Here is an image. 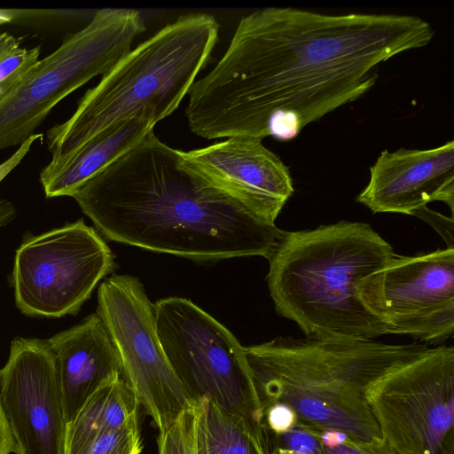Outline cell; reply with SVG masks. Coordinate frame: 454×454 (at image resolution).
<instances>
[{
    "label": "cell",
    "instance_id": "1",
    "mask_svg": "<svg viewBox=\"0 0 454 454\" xmlns=\"http://www.w3.org/2000/svg\"><path fill=\"white\" fill-rule=\"evenodd\" d=\"M434 35L412 15L256 10L240 20L221 59L192 86L188 126L206 139L291 140L368 92L381 63L427 45Z\"/></svg>",
    "mask_w": 454,
    "mask_h": 454
},
{
    "label": "cell",
    "instance_id": "2",
    "mask_svg": "<svg viewBox=\"0 0 454 454\" xmlns=\"http://www.w3.org/2000/svg\"><path fill=\"white\" fill-rule=\"evenodd\" d=\"M106 239L198 262L269 259L286 231L149 131L71 196Z\"/></svg>",
    "mask_w": 454,
    "mask_h": 454
},
{
    "label": "cell",
    "instance_id": "3",
    "mask_svg": "<svg viewBox=\"0 0 454 454\" xmlns=\"http://www.w3.org/2000/svg\"><path fill=\"white\" fill-rule=\"evenodd\" d=\"M431 348L416 342L306 336L277 337L244 347V353L260 412L282 403L294 411L295 423L306 427L339 431L354 440L380 441L369 391Z\"/></svg>",
    "mask_w": 454,
    "mask_h": 454
},
{
    "label": "cell",
    "instance_id": "4",
    "mask_svg": "<svg viewBox=\"0 0 454 454\" xmlns=\"http://www.w3.org/2000/svg\"><path fill=\"white\" fill-rule=\"evenodd\" d=\"M394 255L390 244L364 223L286 231L268 259L276 311L306 336L374 340L387 334L362 303L357 286Z\"/></svg>",
    "mask_w": 454,
    "mask_h": 454
},
{
    "label": "cell",
    "instance_id": "5",
    "mask_svg": "<svg viewBox=\"0 0 454 454\" xmlns=\"http://www.w3.org/2000/svg\"><path fill=\"white\" fill-rule=\"evenodd\" d=\"M214 16L179 17L130 50L78 102L73 115L47 130L51 158L67 154L137 114L170 115L207 65L217 43Z\"/></svg>",
    "mask_w": 454,
    "mask_h": 454
},
{
    "label": "cell",
    "instance_id": "6",
    "mask_svg": "<svg viewBox=\"0 0 454 454\" xmlns=\"http://www.w3.org/2000/svg\"><path fill=\"white\" fill-rule=\"evenodd\" d=\"M145 29L137 11L105 8L86 27L66 35L60 46L39 59L0 101V150L21 145L59 101L107 74Z\"/></svg>",
    "mask_w": 454,
    "mask_h": 454
},
{
    "label": "cell",
    "instance_id": "7",
    "mask_svg": "<svg viewBox=\"0 0 454 454\" xmlns=\"http://www.w3.org/2000/svg\"><path fill=\"white\" fill-rule=\"evenodd\" d=\"M162 349L190 400L209 397L247 421L260 435L261 412L244 347L222 324L188 299L154 303Z\"/></svg>",
    "mask_w": 454,
    "mask_h": 454
},
{
    "label": "cell",
    "instance_id": "8",
    "mask_svg": "<svg viewBox=\"0 0 454 454\" xmlns=\"http://www.w3.org/2000/svg\"><path fill=\"white\" fill-rule=\"evenodd\" d=\"M114 268L112 250L82 218L39 235L26 232L11 275L16 307L34 317L76 315Z\"/></svg>",
    "mask_w": 454,
    "mask_h": 454
},
{
    "label": "cell",
    "instance_id": "9",
    "mask_svg": "<svg viewBox=\"0 0 454 454\" xmlns=\"http://www.w3.org/2000/svg\"><path fill=\"white\" fill-rule=\"evenodd\" d=\"M382 439L396 454H454V348L437 346L369 391Z\"/></svg>",
    "mask_w": 454,
    "mask_h": 454
},
{
    "label": "cell",
    "instance_id": "10",
    "mask_svg": "<svg viewBox=\"0 0 454 454\" xmlns=\"http://www.w3.org/2000/svg\"><path fill=\"white\" fill-rule=\"evenodd\" d=\"M98 315L121 358L123 379L159 431L195 405L171 369L158 338L154 304L140 280L112 274L98 290Z\"/></svg>",
    "mask_w": 454,
    "mask_h": 454
},
{
    "label": "cell",
    "instance_id": "11",
    "mask_svg": "<svg viewBox=\"0 0 454 454\" xmlns=\"http://www.w3.org/2000/svg\"><path fill=\"white\" fill-rule=\"evenodd\" d=\"M357 294L387 333L444 341L454 332V248L395 254L358 284Z\"/></svg>",
    "mask_w": 454,
    "mask_h": 454
},
{
    "label": "cell",
    "instance_id": "12",
    "mask_svg": "<svg viewBox=\"0 0 454 454\" xmlns=\"http://www.w3.org/2000/svg\"><path fill=\"white\" fill-rule=\"evenodd\" d=\"M0 403L16 454H65L67 425L48 340H12L0 369Z\"/></svg>",
    "mask_w": 454,
    "mask_h": 454
},
{
    "label": "cell",
    "instance_id": "13",
    "mask_svg": "<svg viewBox=\"0 0 454 454\" xmlns=\"http://www.w3.org/2000/svg\"><path fill=\"white\" fill-rule=\"evenodd\" d=\"M262 141L235 136L183 155L207 179L275 223L294 186L288 168Z\"/></svg>",
    "mask_w": 454,
    "mask_h": 454
},
{
    "label": "cell",
    "instance_id": "14",
    "mask_svg": "<svg viewBox=\"0 0 454 454\" xmlns=\"http://www.w3.org/2000/svg\"><path fill=\"white\" fill-rule=\"evenodd\" d=\"M372 213L411 215L429 202L454 208V141L431 149L384 150L356 197Z\"/></svg>",
    "mask_w": 454,
    "mask_h": 454
},
{
    "label": "cell",
    "instance_id": "15",
    "mask_svg": "<svg viewBox=\"0 0 454 454\" xmlns=\"http://www.w3.org/2000/svg\"><path fill=\"white\" fill-rule=\"evenodd\" d=\"M48 341L56 357L68 426L98 388L122 377V362L97 312Z\"/></svg>",
    "mask_w": 454,
    "mask_h": 454
},
{
    "label": "cell",
    "instance_id": "16",
    "mask_svg": "<svg viewBox=\"0 0 454 454\" xmlns=\"http://www.w3.org/2000/svg\"><path fill=\"white\" fill-rule=\"evenodd\" d=\"M157 121L144 110L93 137L78 149L51 161L40 172L47 198L69 196L93 176L153 130Z\"/></svg>",
    "mask_w": 454,
    "mask_h": 454
},
{
    "label": "cell",
    "instance_id": "17",
    "mask_svg": "<svg viewBox=\"0 0 454 454\" xmlns=\"http://www.w3.org/2000/svg\"><path fill=\"white\" fill-rule=\"evenodd\" d=\"M140 403L123 377L98 388L67 427L65 453L138 418Z\"/></svg>",
    "mask_w": 454,
    "mask_h": 454
},
{
    "label": "cell",
    "instance_id": "18",
    "mask_svg": "<svg viewBox=\"0 0 454 454\" xmlns=\"http://www.w3.org/2000/svg\"><path fill=\"white\" fill-rule=\"evenodd\" d=\"M196 454H265L256 431L209 397L198 405Z\"/></svg>",
    "mask_w": 454,
    "mask_h": 454
},
{
    "label": "cell",
    "instance_id": "19",
    "mask_svg": "<svg viewBox=\"0 0 454 454\" xmlns=\"http://www.w3.org/2000/svg\"><path fill=\"white\" fill-rule=\"evenodd\" d=\"M41 46H21L14 35L0 33V101L6 98L39 60Z\"/></svg>",
    "mask_w": 454,
    "mask_h": 454
},
{
    "label": "cell",
    "instance_id": "20",
    "mask_svg": "<svg viewBox=\"0 0 454 454\" xmlns=\"http://www.w3.org/2000/svg\"><path fill=\"white\" fill-rule=\"evenodd\" d=\"M143 449L138 418L121 428L98 435L65 454H140Z\"/></svg>",
    "mask_w": 454,
    "mask_h": 454
},
{
    "label": "cell",
    "instance_id": "21",
    "mask_svg": "<svg viewBox=\"0 0 454 454\" xmlns=\"http://www.w3.org/2000/svg\"><path fill=\"white\" fill-rule=\"evenodd\" d=\"M265 454H320L321 445L317 430L294 423L282 434L268 430L264 436Z\"/></svg>",
    "mask_w": 454,
    "mask_h": 454
},
{
    "label": "cell",
    "instance_id": "22",
    "mask_svg": "<svg viewBox=\"0 0 454 454\" xmlns=\"http://www.w3.org/2000/svg\"><path fill=\"white\" fill-rule=\"evenodd\" d=\"M198 406L184 412L168 427L159 431V454H196L195 430Z\"/></svg>",
    "mask_w": 454,
    "mask_h": 454
},
{
    "label": "cell",
    "instance_id": "23",
    "mask_svg": "<svg viewBox=\"0 0 454 454\" xmlns=\"http://www.w3.org/2000/svg\"><path fill=\"white\" fill-rule=\"evenodd\" d=\"M320 454H396L384 441H359L335 430H317Z\"/></svg>",
    "mask_w": 454,
    "mask_h": 454
},
{
    "label": "cell",
    "instance_id": "24",
    "mask_svg": "<svg viewBox=\"0 0 454 454\" xmlns=\"http://www.w3.org/2000/svg\"><path fill=\"white\" fill-rule=\"evenodd\" d=\"M262 431L282 434L293 427L296 419L294 411L286 405L276 403L261 412Z\"/></svg>",
    "mask_w": 454,
    "mask_h": 454
},
{
    "label": "cell",
    "instance_id": "25",
    "mask_svg": "<svg viewBox=\"0 0 454 454\" xmlns=\"http://www.w3.org/2000/svg\"><path fill=\"white\" fill-rule=\"evenodd\" d=\"M417 216L429 223L443 239L448 248H454V220L453 216L447 217L438 212L429 209L427 206L412 212Z\"/></svg>",
    "mask_w": 454,
    "mask_h": 454
},
{
    "label": "cell",
    "instance_id": "26",
    "mask_svg": "<svg viewBox=\"0 0 454 454\" xmlns=\"http://www.w3.org/2000/svg\"><path fill=\"white\" fill-rule=\"evenodd\" d=\"M42 138L43 134H33L20 145L19 149L7 160L0 164V182L20 164L26 154L30 151L34 142Z\"/></svg>",
    "mask_w": 454,
    "mask_h": 454
},
{
    "label": "cell",
    "instance_id": "27",
    "mask_svg": "<svg viewBox=\"0 0 454 454\" xmlns=\"http://www.w3.org/2000/svg\"><path fill=\"white\" fill-rule=\"evenodd\" d=\"M16 453V448L0 403V454Z\"/></svg>",
    "mask_w": 454,
    "mask_h": 454
},
{
    "label": "cell",
    "instance_id": "28",
    "mask_svg": "<svg viewBox=\"0 0 454 454\" xmlns=\"http://www.w3.org/2000/svg\"><path fill=\"white\" fill-rule=\"evenodd\" d=\"M35 12V11L0 8V27L28 17L31 13Z\"/></svg>",
    "mask_w": 454,
    "mask_h": 454
},
{
    "label": "cell",
    "instance_id": "29",
    "mask_svg": "<svg viewBox=\"0 0 454 454\" xmlns=\"http://www.w3.org/2000/svg\"><path fill=\"white\" fill-rule=\"evenodd\" d=\"M16 213V207L10 200L0 199V228L12 222Z\"/></svg>",
    "mask_w": 454,
    "mask_h": 454
}]
</instances>
